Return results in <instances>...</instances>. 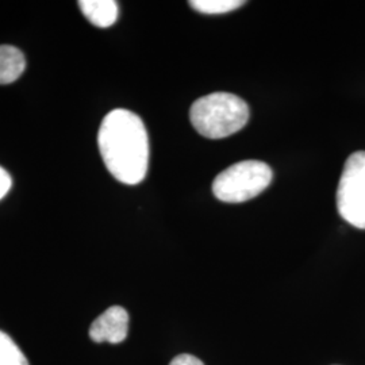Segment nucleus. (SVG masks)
Instances as JSON below:
<instances>
[{
  "label": "nucleus",
  "instance_id": "f257e3e1",
  "mask_svg": "<svg viewBox=\"0 0 365 365\" xmlns=\"http://www.w3.org/2000/svg\"><path fill=\"white\" fill-rule=\"evenodd\" d=\"M99 152L106 168L118 182L135 185L149 167V137L143 119L117 108L106 115L98 133Z\"/></svg>",
  "mask_w": 365,
  "mask_h": 365
},
{
  "label": "nucleus",
  "instance_id": "f03ea898",
  "mask_svg": "<svg viewBox=\"0 0 365 365\" xmlns=\"http://www.w3.org/2000/svg\"><path fill=\"white\" fill-rule=\"evenodd\" d=\"M249 106L229 92H214L195 101L190 110L191 123L200 135L220 140L233 135L248 123Z\"/></svg>",
  "mask_w": 365,
  "mask_h": 365
},
{
  "label": "nucleus",
  "instance_id": "7ed1b4c3",
  "mask_svg": "<svg viewBox=\"0 0 365 365\" xmlns=\"http://www.w3.org/2000/svg\"><path fill=\"white\" fill-rule=\"evenodd\" d=\"M274 172L259 160H245L222 170L214 179V196L225 203H242L250 200L271 184Z\"/></svg>",
  "mask_w": 365,
  "mask_h": 365
},
{
  "label": "nucleus",
  "instance_id": "20e7f679",
  "mask_svg": "<svg viewBox=\"0 0 365 365\" xmlns=\"http://www.w3.org/2000/svg\"><path fill=\"white\" fill-rule=\"evenodd\" d=\"M339 215L365 230V152H356L345 161L337 188Z\"/></svg>",
  "mask_w": 365,
  "mask_h": 365
},
{
  "label": "nucleus",
  "instance_id": "39448f33",
  "mask_svg": "<svg viewBox=\"0 0 365 365\" xmlns=\"http://www.w3.org/2000/svg\"><path fill=\"white\" fill-rule=\"evenodd\" d=\"M129 334V314L120 307L113 306L99 315L90 327V339L93 342L120 344Z\"/></svg>",
  "mask_w": 365,
  "mask_h": 365
},
{
  "label": "nucleus",
  "instance_id": "423d86ee",
  "mask_svg": "<svg viewBox=\"0 0 365 365\" xmlns=\"http://www.w3.org/2000/svg\"><path fill=\"white\" fill-rule=\"evenodd\" d=\"M78 4L93 26L105 29L117 22L119 6L115 0H80Z\"/></svg>",
  "mask_w": 365,
  "mask_h": 365
},
{
  "label": "nucleus",
  "instance_id": "0eeeda50",
  "mask_svg": "<svg viewBox=\"0 0 365 365\" xmlns=\"http://www.w3.org/2000/svg\"><path fill=\"white\" fill-rule=\"evenodd\" d=\"M26 68L24 53L10 45H0V86L10 84L22 76Z\"/></svg>",
  "mask_w": 365,
  "mask_h": 365
},
{
  "label": "nucleus",
  "instance_id": "6e6552de",
  "mask_svg": "<svg viewBox=\"0 0 365 365\" xmlns=\"http://www.w3.org/2000/svg\"><path fill=\"white\" fill-rule=\"evenodd\" d=\"M244 4L245 1L242 0H191L190 1V6L197 13L209 14V15L230 13Z\"/></svg>",
  "mask_w": 365,
  "mask_h": 365
},
{
  "label": "nucleus",
  "instance_id": "1a4fd4ad",
  "mask_svg": "<svg viewBox=\"0 0 365 365\" xmlns=\"http://www.w3.org/2000/svg\"><path fill=\"white\" fill-rule=\"evenodd\" d=\"M0 365H29L26 356L14 339L0 330Z\"/></svg>",
  "mask_w": 365,
  "mask_h": 365
},
{
  "label": "nucleus",
  "instance_id": "9d476101",
  "mask_svg": "<svg viewBox=\"0 0 365 365\" xmlns=\"http://www.w3.org/2000/svg\"><path fill=\"white\" fill-rule=\"evenodd\" d=\"M11 185H13V179L10 173L0 167V200L9 194Z\"/></svg>",
  "mask_w": 365,
  "mask_h": 365
},
{
  "label": "nucleus",
  "instance_id": "9b49d317",
  "mask_svg": "<svg viewBox=\"0 0 365 365\" xmlns=\"http://www.w3.org/2000/svg\"><path fill=\"white\" fill-rule=\"evenodd\" d=\"M170 365H205L202 360H199L195 356L192 354H187V353H182L176 356Z\"/></svg>",
  "mask_w": 365,
  "mask_h": 365
}]
</instances>
